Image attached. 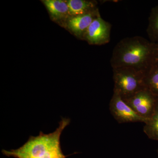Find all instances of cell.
Listing matches in <instances>:
<instances>
[{
    "label": "cell",
    "instance_id": "6da1fadb",
    "mask_svg": "<svg viewBox=\"0 0 158 158\" xmlns=\"http://www.w3.org/2000/svg\"><path fill=\"white\" fill-rule=\"evenodd\" d=\"M156 47V43L141 36L123 38L113 49L111 66L129 67L145 73L155 62Z\"/></svg>",
    "mask_w": 158,
    "mask_h": 158
},
{
    "label": "cell",
    "instance_id": "7a4b0ae2",
    "mask_svg": "<svg viewBox=\"0 0 158 158\" xmlns=\"http://www.w3.org/2000/svg\"><path fill=\"white\" fill-rule=\"evenodd\" d=\"M70 118H62L59 127L53 132L45 134L40 131L37 136H31L21 147L2 153L15 158H66L61 148L60 138L62 131L70 124Z\"/></svg>",
    "mask_w": 158,
    "mask_h": 158
},
{
    "label": "cell",
    "instance_id": "3957f363",
    "mask_svg": "<svg viewBox=\"0 0 158 158\" xmlns=\"http://www.w3.org/2000/svg\"><path fill=\"white\" fill-rule=\"evenodd\" d=\"M113 70V91L117 92L123 99L146 88L144 72L129 67H119Z\"/></svg>",
    "mask_w": 158,
    "mask_h": 158
},
{
    "label": "cell",
    "instance_id": "277c9868",
    "mask_svg": "<svg viewBox=\"0 0 158 158\" xmlns=\"http://www.w3.org/2000/svg\"><path fill=\"white\" fill-rule=\"evenodd\" d=\"M123 100L138 115L146 119L152 116L158 103L157 98L146 88Z\"/></svg>",
    "mask_w": 158,
    "mask_h": 158
},
{
    "label": "cell",
    "instance_id": "5b68a950",
    "mask_svg": "<svg viewBox=\"0 0 158 158\" xmlns=\"http://www.w3.org/2000/svg\"><path fill=\"white\" fill-rule=\"evenodd\" d=\"M110 110L113 118L119 123H144L147 120L138 115L116 91H113L110 102Z\"/></svg>",
    "mask_w": 158,
    "mask_h": 158
},
{
    "label": "cell",
    "instance_id": "8992f818",
    "mask_svg": "<svg viewBox=\"0 0 158 158\" xmlns=\"http://www.w3.org/2000/svg\"><path fill=\"white\" fill-rule=\"evenodd\" d=\"M111 25L99 15L90 24L82 40L90 45H102L110 41Z\"/></svg>",
    "mask_w": 158,
    "mask_h": 158
},
{
    "label": "cell",
    "instance_id": "52a82bcc",
    "mask_svg": "<svg viewBox=\"0 0 158 158\" xmlns=\"http://www.w3.org/2000/svg\"><path fill=\"white\" fill-rule=\"evenodd\" d=\"M100 14L98 9L84 15L70 16L62 23L61 27L64 28L77 38L82 40L90 24Z\"/></svg>",
    "mask_w": 158,
    "mask_h": 158
},
{
    "label": "cell",
    "instance_id": "ba28073f",
    "mask_svg": "<svg viewBox=\"0 0 158 158\" xmlns=\"http://www.w3.org/2000/svg\"><path fill=\"white\" fill-rule=\"evenodd\" d=\"M51 19L61 26L70 17L66 0H41Z\"/></svg>",
    "mask_w": 158,
    "mask_h": 158
},
{
    "label": "cell",
    "instance_id": "9c48e42d",
    "mask_svg": "<svg viewBox=\"0 0 158 158\" xmlns=\"http://www.w3.org/2000/svg\"><path fill=\"white\" fill-rule=\"evenodd\" d=\"M70 16H78L88 14L98 9L96 1L66 0Z\"/></svg>",
    "mask_w": 158,
    "mask_h": 158
},
{
    "label": "cell",
    "instance_id": "30bf717a",
    "mask_svg": "<svg viewBox=\"0 0 158 158\" xmlns=\"http://www.w3.org/2000/svg\"><path fill=\"white\" fill-rule=\"evenodd\" d=\"M144 85L158 98V62H155L145 72Z\"/></svg>",
    "mask_w": 158,
    "mask_h": 158
},
{
    "label": "cell",
    "instance_id": "8fae6325",
    "mask_svg": "<svg viewBox=\"0 0 158 158\" xmlns=\"http://www.w3.org/2000/svg\"><path fill=\"white\" fill-rule=\"evenodd\" d=\"M144 123V134L149 139L158 141V103L152 116Z\"/></svg>",
    "mask_w": 158,
    "mask_h": 158
},
{
    "label": "cell",
    "instance_id": "7c38bea8",
    "mask_svg": "<svg viewBox=\"0 0 158 158\" xmlns=\"http://www.w3.org/2000/svg\"><path fill=\"white\" fill-rule=\"evenodd\" d=\"M147 32L150 41L158 44V5L152 9Z\"/></svg>",
    "mask_w": 158,
    "mask_h": 158
},
{
    "label": "cell",
    "instance_id": "4fadbf2b",
    "mask_svg": "<svg viewBox=\"0 0 158 158\" xmlns=\"http://www.w3.org/2000/svg\"><path fill=\"white\" fill-rule=\"evenodd\" d=\"M156 44V47L154 62H158V44Z\"/></svg>",
    "mask_w": 158,
    "mask_h": 158
},
{
    "label": "cell",
    "instance_id": "5bb4252c",
    "mask_svg": "<svg viewBox=\"0 0 158 158\" xmlns=\"http://www.w3.org/2000/svg\"><path fill=\"white\" fill-rule=\"evenodd\" d=\"M157 155H158V149L157 150Z\"/></svg>",
    "mask_w": 158,
    "mask_h": 158
}]
</instances>
